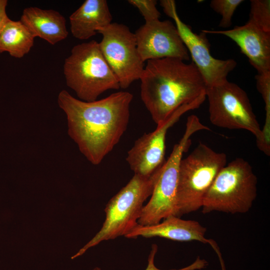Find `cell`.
Here are the masks:
<instances>
[{
  "mask_svg": "<svg viewBox=\"0 0 270 270\" xmlns=\"http://www.w3.org/2000/svg\"><path fill=\"white\" fill-rule=\"evenodd\" d=\"M132 98L126 91L92 102L64 90L59 93L58 103L66 116L68 134L91 164H100L119 142L128 126Z\"/></svg>",
  "mask_w": 270,
  "mask_h": 270,
  "instance_id": "cell-1",
  "label": "cell"
},
{
  "mask_svg": "<svg viewBox=\"0 0 270 270\" xmlns=\"http://www.w3.org/2000/svg\"><path fill=\"white\" fill-rule=\"evenodd\" d=\"M140 80L141 100L157 126L184 106L198 108L206 98V86L193 62L149 60Z\"/></svg>",
  "mask_w": 270,
  "mask_h": 270,
  "instance_id": "cell-2",
  "label": "cell"
},
{
  "mask_svg": "<svg viewBox=\"0 0 270 270\" xmlns=\"http://www.w3.org/2000/svg\"><path fill=\"white\" fill-rule=\"evenodd\" d=\"M162 167L150 176L134 174L106 204V218L100 230L72 259L102 242L125 236L138 225L144 204L152 195Z\"/></svg>",
  "mask_w": 270,
  "mask_h": 270,
  "instance_id": "cell-3",
  "label": "cell"
},
{
  "mask_svg": "<svg viewBox=\"0 0 270 270\" xmlns=\"http://www.w3.org/2000/svg\"><path fill=\"white\" fill-rule=\"evenodd\" d=\"M64 74L68 86L83 101L96 100L107 90L120 88L98 42L94 40L73 46L70 55L65 59Z\"/></svg>",
  "mask_w": 270,
  "mask_h": 270,
  "instance_id": "cell-4",
  "label": "cell"
},
{
  "mask_svg": "<svg viewBox=\"0 0 270 270\" xmlns=\"http://www.w3.org/2000/svg\"><path fill=\"white\" fill-rule=\"evenodd\" d=\"M258 178L251 165L236 158L218 172L203 200L202 212L227 214L248 212L258 192Z\"/></svg>",
  "mask_w": 270,
  "mask_h": 270,
  "instance_id": "cell-5",
  "label": "cell"
},
{
  "mask_svg": "<svg viewBox=\"0 0 270 270\" xmlns=\"http://www.w3.org/2000/svg\"><path fill=\"white\" fill-rule=\"evenodd\" d=\"M226 164V156L200 142L181 160L177 188L178 216L202 208L204 198L220 170Z\"/></svg>",
  "mask_w": 270,
  "mask_h": 270,
  "instance_id": "cell-6",
  "label": "cell"
},
{
  "mask_svg": "<svg viewBox=\"0 0 270 270\" xmlns=\"http://www.w3.org/2000/svg\"><path fill=\"white\" fill-rule=\"evenodd\" d=\"M210 130L195 115L189 116L186 129L162 167L150 198L143 206L138 223L148 226L159 223L170 216H178L177 188L180 164L183 154L191 144L190 137L196 132Z\"/></svg>",
  "mask_w": 270,
  "mask_h": 270,
  "instance_id": "cell-7",
  "label": "cell"
},
{
  "mask_svg": "<svg viewBox=\"0 0 270 270\" xmlns=\"http://www.w3.org/2000/svg\"><path fill=\"white\" fill-rule=\"evenodd\" d=\"M210 120L214 125L230 130H245L259 138L261 128L246 92L228 80L207 87Z\"/></svg>",
  "mask_w": 270,
  "mask_h": 270,
  "instance_id": "cell-8",
  "label": "cell"
},
{
  "mask_svg": "<svg viewBox=\"0 0 270 270\" xmlns=\"http://www.w3.org/2000/svg\"><path fill=\"white\" fill-rule=\"evenodd\" d=\"M100 51L116 77L120 88L126 89L140 80L144 62L138 50L134 34L126 25L112 22L100 30Z\"/></svg>",
  "mask_w": 270,
  "mask_h": 270,
  "instance_id": "cell-9",
  "label": "cell"
},
{
  "mask_svg": "<svg viewBox=\"0 0 270 270\" xmlns=\"http://www.w3.org/2000/svg\"><path fill=\"white\" fill-rule=\"evenodd\" d=\"M160 4L165 14L174 20L179 36L206 88L226 80L229 73L236 66V61L232 58L222 60L214 58L210 53V45L206 34L202 31L199 34L194 32L190 27L181 20L174 0H162Z\"/></svg>",
  "mask_w": 270,
  "mask_h": 270,
  "instance_id": "cell-10",
  "label": "cell"
},
{
  "mask_svg": "<svg viewBox=\"0 0 270 270\" xmlns=\"http://www.w3.org/2000/svg\"><path fill=\"white\" fill-rule=\"evenodd\" d=\"M196 109L190 106L176 110L152 132L144 134L128 151L126 160L134 174L148 176L161 168L166 162V136L168 130L188 111Z\"/></svg>",
  "mask_w": 270,
  "mask_h": 270,
  "instance_id": "cell-11",
  "label": "cell"
},
{
  "mask_svg": "<svg viewBox=\"0 0 270 270\" xmlns=\"http://www.w3.org/2000/svg\"><path fill=\"white\" fill-rule=\"evenodd\" d=\"M136 46L144 62L166 58L190 60V54L171 21L146 22L135 32Z\"/></svg>",
  "mask_w": 270,
  "mask_h": 270,
  "instance_id": "cell-12",
  "label": "cell"
},
{
  "mask_svg": "<svg viewBox=\"0 0 270 270\" xmlns=\"http://www.w3.org/2000/svg\"><path fill=\"white\" fill-rule=\"evenodd\" d=\"M205 34L225 36L234 41L258 73L270 72V32L252 22L222 30H202Z\"/></svg>",
  "mask_w": 270,
  "mask_h": 270,
  "instance_id": "cell-13",
  "label": "cell"
},
{
  "mask_svg": "<svg viewBox=\"0 0 270 270\" xmlns=\"http://www.w3.org/2000/svg\"><path fill=\"white\" fill-rule=\"evenodd\" d=\"M206 228L198 221L170 216L154 224H138L125 237L128 238H136L138 236L160 237L178 242L197 241L208 244L210 239L206 238Z\"/></svg>",
  "mask_w": 270,
  "mask_h": 270,
  "instance_id": "cell-14",
  "label": "cell"
},
{
  "mask_svg": "<svg viewBox=\"0 0 270 270\" xmlns=\"http://www.w3.org/2000/svg\"><path fill=\"white\" fill-rule=\"evenodd\" d=\"M106 0H86L69 17L70 32L75 38L86 40L112 23Z\"/></svg>",
  "mask_w": 270,
  "mask_h": 270,
  "instance_id": "cell-15",
  "label": "cell"
},
{
  "mask_svg": "<svg viewBox=\"0 0 270 270\" xmlns=\"http://www.w3.org/2000/svg\"><path fill=\"white\" fill-rule=\"evenodd\" d=\"M20 20L34 38L39 37L54 45L68 34L64 17L54 10L30 6L24 8Z\"/></svg>",
  "mask_w": 270,
  "mask_h": 270,
  "instance_id": "cell-16",
  "label": "cell"
},
{
  "mask_svg": "<svg viewBox=\"0 0 270 270\" xmlns=\"http://www.w3.org/2000/svg\"><path fill=\"white\" fill-rule=\"evenodd\" d=\"M34 38L20 20L10 18L0 32V53L6 52L12 57L22 58L30 50Z\"/></svg>",
  "mask_w": 270,
  "mask_h": 270,
  "instance_id": "cell-17",
  "label": "cell"
},
{
  "mask_svg": "<svg viewBox=\"0 0 270 270\" xmlns=\"http://www.w3.org/2000/svg\"><path fill=\"white\" fill-rule=\"evenodd\" d=\"M256 85L265 104L266 119L261 134L256 140L258 148L268 156L270 155V72L258 73Z\"/></svg>",
  "mask_w": 270,
  "mask_h": 270,
  "instance_id": "cell-18",
  "label": "cell"
},
{
  "mask_svg": "<svg viewBox=\"0 0 270 270\" xmlns=\"http://www.w3.org/2000/svg\"><path fill=\"white\" fill-rule=\"evenodd\" d=\"M249 22L270 32V0H251Z\"/></svg>",
  "mask_w": 270,
  "mask_h": 270,
  "instance_id": "cell-19",
  "label": "cell"
},
{
  "mask_svg": "<svg viewBox=\"0 0 270 270\" xmlns=\"http://www.w3.org/2000/svg\"><path fill=\"white\" fill-rule=\"evenodd\" d=\"M242 2L243 0H212L210 2V8L222 16L220 27L228 28L232 25L233 14Z\"/></svg>",
  "mask_w": 270,
  "mask_h": 270,
  "instance_id": "cell-20",
  "label": "cell"
},
{
  "mask_svg": "<svg viewBox=\"0 0 270 270\" xmlns=\"http://www.w3.org/2000/svg\"><path fill=\"white\" fill-rule=\"evenodd\" d=\"M128 2L138 10L145 22L159 20L160 13L156 8V0H128Z\"/></svg>",
  "mask_w": 270,
  "mask_h": 270,
  "instance_id": "cell-21",
  "label": "cell"
},
{
  "mask_svg": "<svg viewBox=\"0 0 270 270\" xmlns=\"http://www.w3.org/2000/svg\"><path fill=\"white\" fill-rule=\"evenodd\" d=\"M158 247L156 244H153L148 258V264L145 270H162L158 268L154 264V258L158 252ZM208 265V262L198 256L190 264L180 269H172L169 270H200L204 268ZM93 270H101L96 268Z\"/></svg>",
  "mask_w": 270,
  "mask_h": 270,
  "instance_id": "cell-22",
  "label": "cell"
},
{
  "mask_svg": "<svg viewBox=\"0 0 270 270\" xmlns=\"http://www.w3.org/2000/svg\"><path fill=\"white\" fill-rule=\"evenodd\" d=\"M7 4V0H0V32L10 19L6 12Z\"/></svg>",
  "mask_w": 270,
  "mask_h": 270,
  "instance_id": "cell-23",
  "label": "cell"
}]
</instances>
